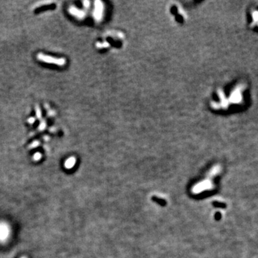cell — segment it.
Wrapping results in <instances>:
<instances>
[{"label":"cell","mask_w":258,"mask_h":258,"mask_svg":"<svg viewBox=\"0 0 258 258\" xmlns=\"http://www.w3.org/2000/svg\"><path fill=\"white\" fill-rule=\"evenodd\" d=\"M37 59L42 62H47L49 64H54L58 66H63L66 65V61L64 58H56L55 57H52L42 53H39L37 55Z\"/></svg>","instance_id":"obj_1"},{"label":"cell","mask_w":258,"mask_h":258,"mask_svg":"<svg viewBox=\"0 0 258 258\" xmlns=\"http://www.w3.org/2000/svg\"><path fill=\"white\" fill-rule=\"evenodd\" d=\"M76 164V159L73 156H71L67 159L65 162V168L67 169H71L73 168L75 164Z\"/></svg>","instance_id":"obj_2"},{"label":"cell","mask_w":258,"mask_h":258,"mask_svg":"<svg viewBox=\"0 0 258 258\" xmlns=\"http://www.w3.org/2000/svg\"><path fill=\"white\" fill-rule=\"evenodd\" d=\"M70 12H71L72 15L76 16L77 17H79V18L80 17H82L84 14L83 12L78 10V9L75 8V7H71V8H70Z\"/></svg>","instance_id":"obj_3"},{"label":"cell","mask_w":258,"mask_h":258,"mask_svg":"<svg viewBox=\"0 0 258 258\" xmlns=\"http://www.w3.org/2000/svg\"><path fill=\"white\" fill-rule=\"evenodd\" d=\"M42 154H40V153L37 152L34 154V156H33V157H32V159H33V160L34 161H39V160H40L42 159Z\"/></svg>","instance_id":"obj_4"},{"label":"cell","mask_w":258,"mask_h":258,"mask_svg":"<svg viewBox=\"0 0 258 258\" xmlns=\"http://www.w3.org/2000/svg\"><path fill=\"white\" fill-rule=\"evenodd\" d=\"M39 144V143L38 141H34L32 143L30 146H29V148H30V149H32V148H35L37 146H38Z\"/></svg>","instance_id":"obj_5"},{"label":"cell","mask_w":258,"mask_h":258,"mask_svg":"<svg viewBox=\"0 0 258 258\" xmlns=\"http://www.w3.org/2000/svg\"><path fill=\"white\" fill-rule=\"evenodd\" d=\"M36 113H37V117H38L39 118H41V111H40V109H39L38 107H37Z\"/></svg>","instance_id":"obj_6"},{"label":"cell","mask_w":258,"mask_h":258,"mask_svg":"<svg viewBox=\"0 0 258 258\" xmlns=\"http://www.w3.org/2000/svg\"><path fill=\"white\" fill-rule=\"evenodd\" d=\"M34 121H35V118H31L28 119V122L29 124H33Z\"/></svg>","instance_id":"obj_7"},{"label":"cell","mask_w":258,"mask_h":258,"mask_svg":"<svg viewBox=\"0 0 258 258\" xmlns=\"http://www.w3.org/2000/svg\"><path fill=\"white\" fill-rule=\"evenodd\" d=\"M21 258H27V257H22Z\"/></svg>","instance_id":"obj_8"}]
</instances>
